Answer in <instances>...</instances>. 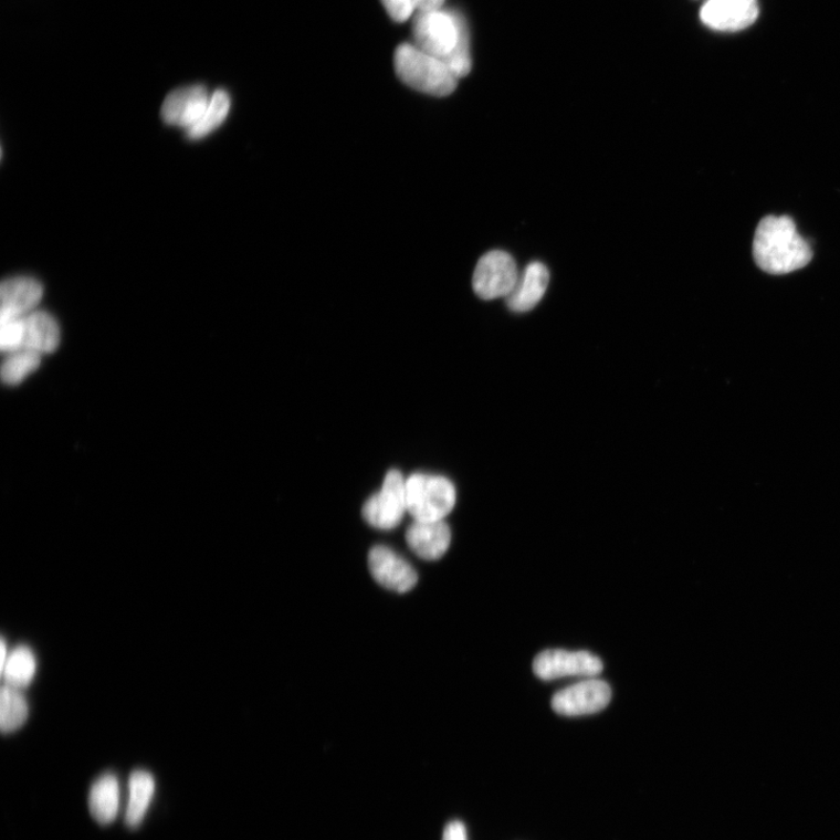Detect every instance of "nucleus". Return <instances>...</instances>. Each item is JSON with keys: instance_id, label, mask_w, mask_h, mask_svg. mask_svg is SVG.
Masks as SVG:
<instances>
[{"instance_id": "obj_23", "label": "nucleus", "mask_w": 840, "mask_h": 840, "mask_svg": "<svg viewBox=\"0 0 840 840\" xmlns=\"http://www.w3.org/2000/svg\"><path fill=\"white\" fill-rule=\"evenodd\" d=\"M382 4L397 23H405L417 11L413 0H382Z\"/></svg>"}, {"instance_id": "obj_18", "label": "nucleus", "mask_w": 840, "mask_h": 840, "mask_svg": "<svg viewBox=\"0 0 840 840\" xmlns=\"http://www.w3.org/2000/svg\"><path fill=\"white\" fill-rule=\"evenodd\" d=\"M231 108L229 94L223 90H218L210 97L208 108L201 119L187 130L189 139L199 140L214 133L224 123Z\"/></svg>"}, {"instance_id": "obj_14", "label": "nucleus", "mask_w": 840, "mask_h": 840, "mask_svg": "<svg viewBox=\"0 0 840 840\" xmlns=\"http://www.w3.org/2000/svg\"><path fill=\"white\" fill-rule=\"evenodd\" d=\"M550 283V273L540 262H533L524 269L513 292L506 298L507 306L515 313L535 308Z\"/></svg>"}, {"instance_id": "obj_22", "label": "nucleus", "mask_w": 840, "mask_h": 840, "mask_svg": "<svg viewBox=\"0 0 840 840\" xmlns=\"http://www.w3.org/2000/svg\"><path fill=\"white\" fill-rule=\"evenodd\" d=\"M0 349L9 354L24 346V318L0 323Z\"/></svg>"}, {"instance_id": "obj_5", "label": "nucleus", "mask_w": 840, "mask_h": 840, "mask_svg": "<svg viewBox=\"0 0 840 840\" xmlns=\"http://www.w3.org/2000/svg\"><path fill=\"white\" fill-rule=\"evenodd\" d=\"M408 514L407 479L397 470L387 473L380 492L371 495L365 503L363 516L378 531H391L398 527Z\"/></svg>"}, {"instance_id": "obj_17", "label": "nucleus", "mask_w": 840, "mask_h": 840, "mask_svg": "<svg viewBox=\"0 0 840 840\" xmlns=\"http://www.w3.org/2000/svg\"><path fill=\"white\" fill-rule=\"evenodd\" d=\"M156 792V781L153 774L136 770L129 779V801L125 810V825L137 828L144 821Z\"/></svg>"}, {"instance_id": "obj_25", "label": "nucleus", "mask_w": 840, "mask_h": 840, "mask_svg": "<svg viewBox=\"0 0 840 840\" xmlns=\"http://www.w3.org/2000/svg\"><path fill=\"white\" fill-rule=\"evenodd\" d=\"M417 12L441 10L445 0H413Z\"/></svg>"}, {"instance_id": "obj_2", "label": "nucleus", "mask_w": 840, "mask_h": 840, "mask_svg": "<svg viewBox=\"0 0 840 840\" xmlns=\"http://www.w3.org/2000/svg\"><path fill=\"white\" fill-rule=\"evenodd\" d=\"M393 63L399 80L417 92L445 97L456 90L458 78L445 63L413 44L398 46Z\"/></svg>"}, {"instance_id": "obj_11", "label": "nucleus", "mask_w": 840, "mask_h": 840, "mask_svg": "<svg viewBox=\"0 0 840 840\" xmlns=\"http://www.w3.org/2000/svg\"><path fill=\"white\" fill-rule=\"evenodd\" d=\"M758 15V0H707L701 10L703 24L724 32L747 29Z\"/></svg>"}, {"instance_id": "obj_10", "label": "nucleus", "mask_w": 840, "mask_h": 840, "mask_svg": "<svg viewBox=\"0 0 840 840\" xmlns=\"http://www.w3.org/2000/svg\"><path fill=\"white\" fill-rule=\"evenodd\" d=\"M210 97L212 95H209L202 84L176 90L168 94L162 103V120L187 132L201 119L208 108Z\"/></svg>"}, {"instance_id": "obj_13", "label": "nucleus", "mask_w": 840, "mask_h": 840, "mask_svg": "<svg viewBox=\"0 0 840 840\" xmlns=\"http://www.w3.org/2000/svg\"><path fill=\"white\" fill-rule=\"evenodd\" d=\"M411 552L424 560H438L450 549L452 534L445 521H413L406 533Z\"/></svg>"}, {"instance_id": "obj_9", "label": "nucleus", "mask_w": 840, "mask_h": 840, "mask_svg": "<svg viewBox=\"0 0 840 840\" xmlns=\"http://www.w3.org/2000/svg\"><path fill=\"white\" fill-rule=\"evenodd\" d=\"M368 566L374 579L397 594H407L418 582L413 567L385 545H376L368 555Z\"/></svg>"}, {"instance_id": "obj_8", "label": "nucleus", "mask_w": 840, "mask_h": 840, "mask_svg": "<svg viewBox=\"0 0 840 840\" xmlns=\"http://www.w3.org/2000/svg\"><path fill=\"white\" fill-rule=\"evenodd\" d=\"M611 700V686L592 678L558 691L553 707L560 716L581 717L602 711Z\"/></svg>"}, {"instance_id": "obj_3", "label": "nucleus", "mask_w": 840, "mask_h": 840, "mask_svg": "<svg viewBox=\"0 0 840 840\" xmlns=\"http://www.w3.org/2000/svg\"><path fill=\"white\" fill-rule=\"evenodd\" d=\"M408 514L413 521H445L456 503V490L445 476L414 473L407 479Z\"/></svg>"}, {"instance_id": "obj_21", "label": "nucleus", "mask_w": 840, "mask_h": 840, "mask_svg": "<svg viewBox=\"0 0 840 840\" xmlns=\"http://www.w3.org/2000/svg\"><path fill=\"white\" fill-rule=\"evenodd\" d=\"M41 364V355L30 349L21 348L9 353L2 366V380L8 386H17L36 370Z\"/></svg>"}, {"instance_id": "obj_19", "label": "nucleus", "mask_w": 840, "mask_h": 840, "mask_svg": "<svg viewBox=\"0 0 840 840\" xmlns=\"http://www.w3.org/2000/svg\"><path fill=\"white\" fill-rule=\"evenodd\" d=\"M36 666L33 651L29 647L20 645L11 651L2 665L3 679L11 686L18 689L27 686L34 679Z\"/></svg>"}, {"instance_id": "obj_15", "label": "nucleus", "mask_w": 840, "mask_h": 840, "mask_svg": "<svg viewBox=\"0 0 840 840\" xmlns=\"http://www.w3.org/2000/svg\"><path fill=\"white\" fill-rule=\"evenodd\" d=\"M23 348L40 355L56 350L60 344V328L53 315L45 311H33L24 317Z\"/></svg>"}, {"instance_id": "obj_24", "label": "nucleus", "mask_w": 840, "mask_h": 840, "mask_svg": "<svg viewBox=\"0 0 840 840\" xmlns=\"http://www.w3.org/2000/svg\"><path fill=\"white\" fill-rule=\"evenodd\" d=\"M443 840H468L465 826L460 821L451 822L444 830Z\"/></svg>"}, {"instance_id": "obj_1", "label": "nucleus", "mask_w": 840, "mask_h": 840, "mask_svg": "<svg viewBox=\"0 0 840 840\" xmlns=\"http://www.w3.org/2000/svg\"><path fill=\"white\" fill-rule=\"evenodd\" d=\"M753 254L756 264L770 275L802 269L812 259L809 243L798 234L789 217H767L756 228Z\"/></svg>"}, {"instance_id": "obj_4", "label": "nucleus", "mask_w": 840, "mask_h": 840, "mask_svg": "<svg viewBox=\"0 0 840 840\" xmlns=\"http://www.w3.org/2000/svg\"><path fill=\"white\" fill-rule=\"evenodd\" d=\"M466 27L465 18L455 11L417 12L412 25L413 45L444 61L455 51Z\"/></svg>"}, {"instance_id": "obj_6", "label": "nucleus", "mask_w": 840, "mask_h": 840, "mask_svg": "<svg viewBox=\"0 0 840 840\" xmlns=\"http://www.w3.org/2000/svg\"><path fill=\"white\" fill-rule=\"evenodd\" d=\"M519 279L515 260L506 251L494 250L479 261L473 290L481 300L507 298Z\"/></svg>"}, {"instance_id": "obj_7", "label": "nucleus", "mask_w": 840, "mask_h": 840, "mask_svg": "<svg viewBox=\"0 0 840 840\" xmlns=\"http://www.w3.org/2000/svg\"><path fill=\"white\" fill-rule=\"evenodd\" d=\"M603 669L601 660L588 651L545 650L534 662L535 675L542 681L566 678H597Z\"/></svg>"}, {"instance_id": "obj_16", "label": "nucleus", "mask_w": 840, "mask_h": 840, "mask_svg": "<svg viewBox=\"0 0 840 840\" xmlns=\"http://www.w3.org/2000/svg\"><path fill=\"white\" fill-rule=\"evenodd\" d=\"M90 810L101 826L112 825L118 816L120 790L117 777L105 774L92 786L90 791Z\"/></svg>"}, {"instance_id": "obj_12", "label": "nucleus", "mask_w": 840, "mask_h": 840, "mask_svg": "<svg viewBox=\"0 0 840 840\" xmlns=\"http://www.w3.org/2000/svg\"><path fill=\"white\" fill-rule=\"evenodd\" d=\"M44 296V287L31 277H13L0 286V323L24 318Z\"/></svg>"}, {"instance_id": "obj_20", "label": "nucleus", "mask_w": 840, "mask_h": 840, "mask_svg": "<svg viewBox=\"0 0 840 840\" xmlns=\"http://www.w3.org/2000/svg\"><path fill=\"white\" fill-rule=\"evenodd\" d=\"M29 717V705L18 687L4 685L0 693V727L10 733L23 726Z\"/></svg>"}]
</instances>
